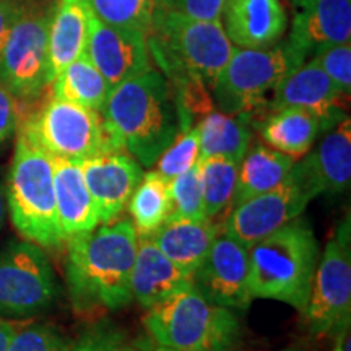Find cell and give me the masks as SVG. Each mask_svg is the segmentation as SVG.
<instances>
[{"mask_svg": "<svg viewBox=\"0 0 351 351\" xmlns=\"http://www.w3.org/2000/svg\"><path fill=\"white\" fill-rule=\"evenodd\" d=\"M67 241L65 278L73 307L90 313L129 306L138 241L130 219H117Z\"/></svg>", "mask_w": 351, "mask_h": 351, "instance_id": "1", "label": "cell"}, {"mask_svg": "<svg viewBox=\"0 0 351 351\" xmlns=\"http://www.w3.org/2000/svg\"><path fill=\"white\" fill-rule=\"evenodd\" d=\"M101 114L117 145L143 168L155 166L181 132L169 82L153 67L114 86Z\"/></svg>", "mask_w": 351, "mask_h": 351, "instance_id": "2", "label": "cell"}, {"mask_svg": "<svg viewBox=\"0 0 351 351\" xmlns=\"http://www.w3.org/2000/svg\"><path fill=\"white\" fill-rule=\"evenodd\" d=\"M313 226L298 217L249 247V291L254 298L287 302L302 314L319 262Z\"/></svg>", "mask_w": 351, "mask_h": 351, "instance_id": "3", "label": "cell"}, {"mask_svg": "<svg viewBox=\"0 0 351 351\" xmlns=\"http://www.w3.org/2000/svg\"><path fill=\"white\" fill-rule=\"evenodd\" d=\"M147 44L169 83L195 77L210 90L234 51L221 21L194 20L163 7L156 8Z\"/></svg>", "mask_w": 351, "mask_h": 351, "instance_id": "4", "label": "cell"}, {"mask_svg": "<svg viewBox=\"0 0 351 351\" xmlns=\"http://www.w3.org/2000/svg\"><path fill=\"white\" fill-rule=\"evenodd\" d=\"M143 317L147 335L182 351H234L241 340L236 311L213 304L187 285L158 302Z\"/></svg>", "mask_w": 351, "mask_h": 351, "instance_id": "5", "label": "cell"}, {"mask_svg": "<svg viewBox=\"0 0 351 351\" xmlns=\"http://www.w3.org/2000/svg\"><path fill=\"white\" fill-rule=\"evenodd\" d=\"M52 156L19 132L5 187L7 207L16 231L39 247L64 243L57 218Z\"/></svg>", "mask_w": 351, "mask_h": 351, "instance_id": "6", "label": "cell"}, {"mask_svg": "<svg viewBox=\"0 0 351 351\" xmlns=\"http://www.w3.org/2000/svg\"><path fill=\"white\" fill-rule=\"evenodd\" d=\"M304 62L306 57L288 39L261 49L234 47L212 88L213 101L221 112L261 121L267 114V93Z\"/></svg>", "mask_w": 351, "mask_h": 351, "instance_id": "7", "label": "cell"}, {"mask_svg": "<svg viewBox=\"0 0 351 351\" xmlns=\"http://www.w3.org/2000/svg\"><path fill=\"white\" fill-rule=\"evenodd\" d=\"M20 134L52 158L82 161L106 152L122 150L109 132L103 114L54 98L19 121Z\"/></svg>", "mask_w": 351, "mask_h": 351, "instance_id": "8", "label": "cell"}, {"mask_svg": "<svg viewBox=\"0 0 351 351\" xmlns=\"http://www.w3.org/2000/svg\"><path fill=\"white\" fill-rule=\"evenodd\" d=\"M52 3L26 2L0 52V85L19 103H33L51 85L49 23Z\"/></svg>", "mask_w": 351, "mask_h": 351, "instance_id": "9", "label": "cell"}, {"mask_svg": "<svg viewBox=\"0 0 351 351\" xmlns=\"http://www.w3.org/2000/svg\"><path fill=\"white\" fill-rule=\"evenodd\" d=\"M56 298V275L43 247L10 241L0 251V315L32 317L49 309Z\"/></svg>", "mask_w": 351, "mask_h": 351, "instance_id": "10", "label": "cell"}, {"mask_svg": "<svg viewBox=\"0 0 351 351\" xmlns=\"http://www.w3.org/2000/svg\"><path fill=\"white\" fill-rule=\"evenodd\" d=\"M306 326L315 337L335 335L351 319V252L350 223H341L337 236L328 241L311 287L302 313Z\"/></svg>", "mask_w": 351, "mask_h": 351, "instance_id": "11", "label": "cell"}, {"mask_svg": "<svg viewBox=\"0 0 351 351\" xmlns=\"http://www.w3.org/2000/svg\"><path fill=\"white\" fill-rule=\"evenodd\" d=\"M314 197L313 191L306 186L304 179L293 166L287 179L275 189L231 208L230 215L223 219V230L245 247H251L257 241L301 217Z\"/></svg>", "mask_w": 351, "mask_h": 351, "instance_id": "12", "label": "cell"}, {"mask_svg": "<svg viewBox=\"0 0 351 351\" xmlns=\"http://www.w3.org/2000/svg\"><path fill=\"white\" fill-rule=\"evenodd\" d=\"M192 283L213 304L232 311L251 306L249 291V247L221 228L204 262L192 275Z\"/></svg>", "mask_w": 351, "mask_h": 351, "instance_id": "13", "label": "cell"}, {"mask_svg": "<svg viewBox=\"0 0 351 351\" xmlns=\"http://www.w3.org/2000/svg\"><path fill=\"white\" fill-rule=\"evenodd\" d=\"M85 56L108 85L117 86L152 69L147 36L137 29L103 23L91 13Z\"/></svg>", "mask_w": 351, "mask_h": 351, "instance_id": "14", "label": "cell"}, {"mask_svg": "<svg viewBox=\"0 0 351 351\" xmlns=\"http://www.w3.org/2000/svg\"><path fill=\"white\" fill-rule=\"evenodd\" d=\"M348 98L311 59L278 83L267 103V114L282 108L306 109L317 117L324 134L345 119Z\"/></svg>", "mask_w": 351, "mask_h": 351, "instance_id": "15", "label": "cell"}, {"mask_svg": "<svg viewBox=\"0 0 351 351\" xmlns=\"http://www.w3.org/2000/svg\"><path fill=\"white\" fill-rule=\"evenodd\" d=\"M80 166L99 223L117 221L142 179V165L125 150H116L82 161Z\"/></svg>", "mask_w": 351, "mask_h": 351, "instance_id": "16", "label": "cell"}, {"mask_svg": "<svg viewBox=\"0 0 351 351\" xmlns=\"http://www.w3.org/2000/svg\"><path fill=\"white\" fill-rule=\"evenodd\" d=\"M295 168L317 197L341 194L351 181V122L348 117L324 132L320 143Z\"/></svg>", "mask_w": 351, "mask_h": 351, "instance_id": "17", "label": "cell"}, {"mask_svg": "<svg viewBox=\"0 0 351 351\" xmlns=\"http://www.w3.org/2000/svg\"><path fill=\"white\" fill-rule=\"evenodd\" d=\"M221 19L228 39L241 49L274 46L288 25L280 0H225Z\"/></svg>", "mask_w": 351, "mask_h": 351, "instance_id": "18", "label": "cell"}, {"mask_svg": "<svg viewBox=\"0 0 351 351\" xmlns=\"http://www.w3.org/2000/svg\"><path fill=\"white\" fill-rule=\"evenodd\" d=\"M298 5L288 41L306 59L322 47L350 43L351 0H304Z\"/></svg>", "mask_w": 351, "mask_h": 351, "instance_id": "19", "label": "cell"}, {"mask_svg": "<svg viewBox=\"0 0 351 351\" xmlns=\"http://www.w3.org/2000/svg\"><path fill=\"white\" fill-rule=\"evenodd\" d=\"M191 283V271L171 262L152 238H138L130 275L132 300H137L140 306L150 309Z\"/></svg>", "mask_w": 351, "mask_h": 351, "instance_id": "20", "label": "cell"}, {"mask_svg": "<svg viewBox=\"0 0 351 351\" xmlns=\"http://www.w3.org/2000/svg\"><path fill=\"white\" fill-rule=\"evenodd\" d=\"M52 165L57 218L64 239L93 231L99 225V215L88 191L80 163L52 158Z\"/></svg>", "mask_w": 351, "mask_h": 351, "instance_id": "21", "label": "cell"}, {"mask_svg": "<svg viewBox=\"0 0 351 351\" xmlns=\"http://www.w3.org/2000/svg\"><path fill=\"white\" fill-rule=\"evenodd\" d=\"M221 228L223 225L210 219L168 217L152 241L171 262L194 275Z\"/></svg>", "mask_w": 351, "mask_h": 351, "instance_id": "22", "label": "cell"}, {"mask_svg": "<svg viewBox=\"0 0 351 351\" xmlns=\"http://www.w3.org/2000/svg\"><path fill=\"white\" fill-rule=\"evenodd\" d=\"M91 12L86 0H56L49 23L51 78L85 54Z\"/></svg>", "mask_w": 351, "mask_h": 351, "instance_id": "23", "label": "cell"}, {"mask_svg": "<svg viewBox=\"0 0 351 351\" xmlns=\"http://www.w3.org/2000/svg\"><path fill=\"white\" fill-rule=\"evenodd\" d=\"M256 125L267 147L295 160L313 150L315 140L322 135L317 117L300 108L276 109L265 114Z\"/></svg>", "mask_w": 351, "mask_h": 351, "instance_id": "24", "label": "cell"}, {"mask_svg": "<svg viewBox=\"0 0 351 351\" xmlns=\"http://www.w3.org/2000/svg\"><path fill=\"white\" fill-rule=\"evenodd\" d=\"M295 163V158L276 152L267 145L256 143L249 147L238 166L231 208L282 184Z\"/></svg>", "mask_w": 351, "mask_h": 351, "instance_id": "25", "label": "cell"}, {"mask_svg": "<svg viewBox=\"0 0 351 351\" xmlns=\"http://www.w3.org/2000/svg\"><path fill=\"white\" fill-rule=\"evenodd\" d=\"M200 160L208 156H225L241 163L251 147L249 122L241 116H230L221 111H210L197 124Z\"/></svg>", "mask_w": 351, "mask_h": 351, "instance_id": "26", "label": "cell"}, {"mask_svg": "<svg viewBox=\"0 0 351 351\" xmlns=\"http://www.w3.org/2000/svg\"><path fill=\"white\" fill-rule=\"evenodd\" d=\"M51 85L54 98L70 101L98 112L103 111L111 93V86L85 54L69 64Z\"/></svg>", "mask_w": 351, "mask_h": 351, "instance_id": "27", "label": "cell"}, {"mask_svg": "<svg viewBox=\"0 0 351 351\" xmlns=\"http://www.w3.org/2000/svg\"><path fill=\"white\" fill-rule=\"evenodd\" d=\"M127 205L138 238H152L169 217L168 181L158 171L143 174Z\"/></svg>", "mask_w": 351, "mask_h": 351, "instance_id": "28", "label": "cell"}, {"mask_svg": "<svg viewBox=\"0 0 351 351\" xmlns=\"http://www.w3.org/2000/svg\"><path fill=\"white\" fill-rule=\"evenodd\" d=\"M197 165L204 197V215L210 221L218 223L217 219L231 208L239 163L225 156H208L202 158Z\"/></svg>", "mask_w": 351, "mask_h": 351, "instance_id": "29", "label": "cell"}, {"mask_svg": "<svg viewBox=\"0 0 351 351\" xmlns=\"http://www.w3.org/2000/svg\"><path fill=\"white\" fill-rule=\"evenodd\" d=\"M95 19L117 28L137 29L147 36L153 16L160 7L158 0H86Z\"/></svg>", "mask_w": 351, "mask_h": 351, "instance_id": "30", "label": "cell"}, {"mask_svg": "<svg viewBox=\"0 0 351 351\" xmlns=\"http://www.w3.org/2000/svg\"><path fill=\"white\" fill-rule=\"evenodd\" d=\"M199 163V161H197ZM169 217L207 219L204 215V197L199 165L186 173L176 176L168 181Z\"/></svg>", "mask_w": 351, "mask_h": 351, "instance_id": "31", "label": "cell"}, {"mask_svg": "<svg viewBox=\"0 0 351 351\" xmlns=\"http://www.w3.org/2000/svg\"><path fill=\"white\" fill-rule=\"evenodd\" d=\"M200 160L199 134L195 127L179 132L166 150L156 160V171L166 181L194 168Z\"/></svg>", "mask_w": 351, "mask_h": 351, "instance_id": "32", "label": "cell"}, {"mask_svg": "<svg viewBox=\"0 0 351 351\" xmlns=\"http://www.w3.org/2000/svg\"><path fill=\"white\" fill-rule=\"evenodd\" d=\"M70 341L52 324L34 322L16 327L7 351H69Z\"/></svg>", "mask_w": 351, "mask_h": 351, "instance_id": "33", "label": "cell"}, {"mask_svg": "<svg viewBox=\"0 0 351 351\" xmlns=\"http://www.w3.org/2000/svg\"><path fill=\"white\" fill-rule=\"evenodd\" d=\"M69 351H134V340L112 322L101 320L86 327L70 343Z\"/></svg>", "mask_w": 351, "mask_h": 351, "instance_id": "34", "label": "cell"}, {"mask_svg": "<svg viewBox=\"0 0 351 351\" xmlns=\"http://www.w3.org/2000/svg\"><path fill=\"white\" fill-rule=\"evenodd\" d=\"M311 59L326 72L341 93H351V46L350 43L327 46L314 52Z\"/></svg>", "mask_w": 351, "mask_h": 351, "instance_id": "35", "label": "cell"}, {"mask_svg": "<svg viewBox=\"0 0 351 351\" xmlns=\"http://www.w3.org/2000/svg\"><path fill=\"white\" fill-rule=\"evenodd\" d=\"M160 7L202 21H221L225 0H158Z\"/></svg>", "mask_w": 351, "mask_h": 351, "instance_id": "36", "label": "cell"}, {"mask_svg": "<svg viewBox=\"0 0 351 351\" xmlns=\"http://www.w3.org/2000/svg\"><path fill=\"white\" fill-rule=\"evenodd\" d=\"M20 104L13 98L12 93L0 85V143L13 134L19 127Z\"/></svg>", "mask_w": 351, "mask_h": 351, "instance_id": "37", "label": "cell"}, {"mask_svg": "<svg viewBox=\"0 0 351 351\" xmlns=\"http://www.w3.org/2000/svg\"><path fill=\"white\" fill-rule=\"evenodd\" d=\"M25 0H0V52L7 41L12 25L19 19Z\"/></svg>", "mask_w": 351, "mask_h": 351, "instance_id": "38", "label": "cell"}, {"mask_svg": "<svg viewBox=\"0 0 351 351\" xmlns=\"http://www.w3.org/2000/svg\"><path fill=\"white\" fill-rule=\"evenodd\" d=\"M16 327L19 326H16L15 322H12V320L0 315V351H7L8 343H10Z\"/></svg>", "mask_w": 351, "mask_h": 351, "instance_id": "39", "label": "cell"}, {"mask_svg": "<svg viewBox=\"0 0 351 351\" xmlns=\"http://www.w3.org/2000/svg\"><path fill=\"white\" fill-rule=\"evenodd\" d=\"M134 351H182V350H176V348H169V346L160 345L156 341H153L150 337H140V339L134 340Z\"/></svg>", "mask_w": 351, "mask_h": 351, "instance_id": "40", "label": "cell"}, {"mask_svg": "<svg viewBox=\"0 0 351 351\" xmlns=\"http://www.w3.org/2000/svg\"><path fill=\"white\" fill-rule=\"evenodd\" d=\"M7 213V197H5V187L0 182V228L3 225V219H5Z\"/></svg>", "mask_w": 351, "mask_h": 351, "instance_id": "41", "label": "cell"}, {"mask_svg": "<svg viewBox=\"0 0 351 351\" xmlns=\"http://www.w3.org/2000/svg\"><path fill=\"white\" fill-rule=\"evenodd\" d=\"M293 2H295V3H296V5H298V3H301V2H304V0H293Z\"/></svg>", "mask_w": 351, "mask_h": 351, "instance_id": "42", "label": "cell"}, {"mask_svg": "<svg viewBox=\"0 0 351 351\" xmlns=\"http://www.w3.org/2000/svg\"><path fill=\"white\" fill-rule=\"evenodd\" d=\"M282 351H296V350H282Z\"/></svg>", "mask_w": 351, "mask_h": 351, "instance_id": "43", "label": "cell"}]
</instances>
